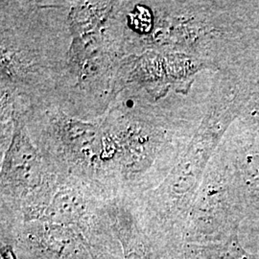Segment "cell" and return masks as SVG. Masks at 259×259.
Here are the masks:
<instances>
[{"label":"cell","instance_id":"obj_1","mask_svg":"<svg viewBox=\"0 0 259 259\" xmlns=\"http://www.w3.org/2000/svg\"><path fill=\"white\" fill-rule=\"evenodd\" d=\"M111 228L123 259H163L165 238L149 222L136 198L118 195L107 199Z\"/></svg>","mask_w":259,"mask_h":259}]
</instances>
